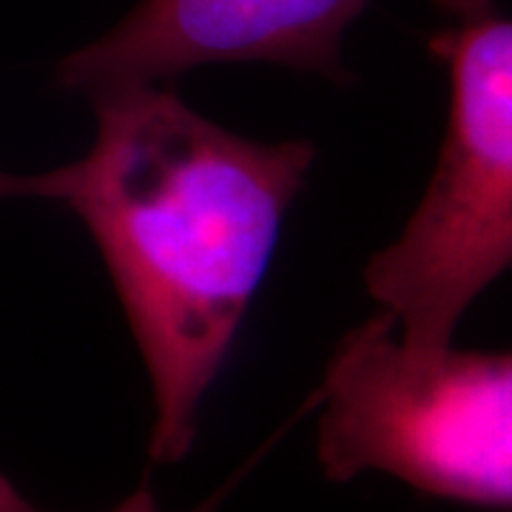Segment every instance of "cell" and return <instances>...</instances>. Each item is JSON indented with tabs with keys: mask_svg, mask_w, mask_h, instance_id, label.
<instances>
[{
	"mask_svg": "<svg viewBox=\"0 0 512 512\" xmlns=\"http://www.w3.org/2000/svg\"><path fill=\"white\" fill-rule=\"evenodd\" d=\"M430 55L450 77L436 171L365 285L404 348L453 345L464 311L512 265V18L495 0H436Z\"/></svg>",
	"mask_w": 512,
	"mask_h": 512,
	"instance_id": "7a4b0ae2",
	"label": "cell"
},
{
	"mask_svg": "<svg viewBox=\"0 0 512 512\" xmlns=\"http://www.w3.org/2000/svg\"><path fill=\"white\" fill-rule=\"evenodd\" d=\"M319 464L336 484L367 470L481 510H512V353H413L387 311L333 350Z\"/></svg>",
	"mask_w": 512,
	"mask_h": 512,
	"instance_id": "3957f363",
	"label": "cell"
},
{
	"mask_svg": "<svg viewBox=\"0 0 512 512\" xmlns=\"http://www.w3.org/2000/svg\"><path fill=\"white\" fill-rule=\"evenodd\" d=\"M365 9L367 0H140L60 60L57 86L89 100L211 63H276L348 83L342 37Z\"/></svg>",
	"mask_w": 512,
	"mask_h": 512,
	"instance_id": "277c9868",
	"label": "cell"
},
{
	"mask_svg": "<svg viewBox=\"0 0 512 512\" xmlns=\"http://www.w3.org/2000/svg\"><path fill=\"white\" fill-rule=\"evenodd\" d=\"M6 197H37L35 177H15L0 171V200Z\"/></svg>",
	"mask_w": 512,
	"mask_h": 512,
	"instance_id": "8992f818",
	"label": "cell"
},
{
	"mask_svg": "<svg viewBox=\"0 0 512 512\" xmlns=\"http://www.w3.org/2000/svg\"><path fill=\"white\" fill-rule=\"evenodd\" d=\"M89 103L92 148L37 174V197L66 202L97 242L154 390L148 456L177 464L316 148L239 137L168 83L111 89Z\"/></svg>",
	"mask_w": 512,
	"mask_h": 512,
	"instance_id": "6da1fadb",
	"label": "cell"
},
{
	"mask_svg": "<svg viewBox=\"0 0 512 512\" xmlns=\"http://www.w3.org/2000/svg\"><path fill=\"white\" fill-rule=\"evenodd\" d=\"M0 512H46L35 507L32 501H26L23 495L15 490V484L12 481H6V478L0 476ZM109 512H160L157 507V498L151 493V487H137L134 493L128 495L126 501H120L114 510ZM197 512H205V510H197Z\"/></svg>",
	"mask_w": 512,
	"mask_h": 512,
	"instance_id": "5b68a950",
	"label": "cell"
}]
</instances>
